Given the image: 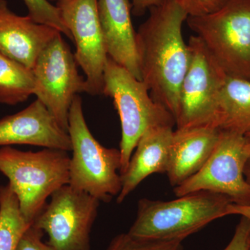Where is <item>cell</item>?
I'll return each instance as SVG.
<instances>
[{
	"label": "cell",
	"instance_id": "cell-1",
	"mask_svg": "<svg viewBox=\"0 0 250 250\" xmlns=\"http://www.w3.org/2000/svg\"><path fill=\"white\" fill-rule=\"evenodd\" d=\"M149 11L136 31L141 81L153 100L175 120L181 86L190 62V50L182 33L188 16L174 0H166Z\"/></svg>",
	"mask_w": 250,
	"mask_h": 250
},
{
	"label": "cell",
	"instance_id": "cell-2",
	"mask_svg": "<svg viewBox=\"0 0 250 250\" xmlns=\"http://www.w3.org/2000/svg\"><path fill=\"white\" fill-rule=\"evenodd\" d=\"M70 162L67 151L62 149L24 152L11 146L0 148V172L9 179L23 218L29 225L47 199L69 184Z\"/></svg>",
	"mask_w": 250,
	"mask_h": 250
},
{
	"label": "cell",
	"instance_id": "cell-3",
	"mask_svg": "<svg viewBox=\"0 0 250 250\" xmlns=\"http://www.w3.org/2000/svg\"><path fill=\"white\" fill-rule=\"evenodd\" d=\"M231 203L225 195L206 190L170 201L141 199L136 220L128 233L146 239L184 241L213 220L227 216V208Z\"/></svg>",
	"mask_w": 250,
	"mask_h": 250
},
{
	"label": "cell",
	"instance_id": "cell-4",
	"mask_svg": "<svg viewBox=\"0 0 250 250\" xmlns=\"http://www.w3.org/2000/svg\"><path fill=\"white\" fill-rule=\"evenodd\" d=\"M67 133L72 152L68 185L100 202H111L121 190V151L104 147L94 137L85 122L79 95L70 106Z\"/></svg>",
	"mask_w": 250,
	"mask_h": 250
},
{
	"label": "cell",
	"instance_id": "cell-5",
	"mask_svg": "<svg viewBox=\"0 0 250 250\" xmlns=\"http://www.w3.org/2000/svg\"><path fill=\"white\" fill-rule=\"evenodd\" d=\"M103 94L113 100L121 120V175L143 133L158 125L174 126L175 120L153 100L142 81L108 57L104 70Z\"/></svg>",
	"mask_w": 250,
	"mask_h": 250
},
{
	"label": "cell",
	"instance_id": "cell-6",
	"mask_svg": "<svg viewBox=\"0 0 250 250\" xmlns=\"http://www.w3.org/2000/svg\"><path fill=\"white\" fill-rule=\"evenodd\" d=\"M186 22L227 75L250 80V0H228Z\"/></svg>",
	"mask_w": 250,
	"mask_h": 250
},
{
	"label": "cell",
	"instance_id": "cell-7",
	"mask_svg": "<svg viewBox=\"0 0 250 250\" xmlns=\"http://www.w3.org/2000/svg\"><path fill=\"white\" fill-rule=\"evenodd\" d=\"M188 45L190 62L179 93L177 129L201 126L218 129V99L228 75L200 38L190 36Z\"/></svg>",
	"mask_w": 250,
	"mask_h": 250
},
{
	"label": "cell",
	"instance_id": "cell-8",
	"mask_svg": "<svg viewBox=\"0 0 250 250\" xmlns=\"http://www.w3.org/2000/svg\"><path fill=\"white\" fill-rule=\"evenodd\" d=\"M245 135L220 130L218 142L203 167L174 187L176 196L206 190L225 195L233 204L250 205V185L244 175Z\"/></svg>",
	"mask_w": 250,
	"mask_h": 250
},
{
	"label": "cell",
	"instance_id": "cell-9",
	"mask_svg": "<svg viewBox=\"0 0 250 250\" xmlns=\"http://www.w3.org/2000/svg\"><path fill=\"white\" fill-rule=\"evenodd\" d=\"M62 33H58L39 54L33 66L34 95L67 131L70 108L79 93L85 92V80Z\"/></svg>",
	"mask_w": 250,
	"mask_h": 250
},
{
	"label": "cell",
	"instance_id": "cell-10",
	"mask_svg": "<svg viewBox=\"0 0 250 250\" xmlns=\"http://www.w3.org/2000/svg\"><path fill=\"white\" fill-rule=\"evenodd\" d=\"M100 202L67 185L50 197L32 225L45 232L56 250H90V231Z\"/></svg>",
	"mask_w": 250,
	"mask_h": 250
},
{
	"label": "cell",
	"instance_id": "cell-11",
	"mask_svg": "<svg viewBox=\"0 0 250 250\" xmlns=\"http://www.w3.org/2000/svg\"><path fill=\"white\" fill-rule=\"evenodd\" d=\"M57 6L76 47L75 57L85 76V93L101 95L108 54L98 16V0H60Z\"/></svg>",
	"mask_w": 250,
	"mask_h": 250
},
{
	"label": "cell",
	"instance_id": "cell-12",
	"mask_svg": "<svg viewBox=\"0 0 250 250\" xmlns=\"http://www.w3.org/2000/svg\"><path fill=\"white\" fill-rule=\"evenodd\" d=\"M28 145L70 152L71 141L40 100L0 120V146Z\"/></svg>",
	"mask_w": 250,
	"mask_h": 250
},
{
	"label": "cell",
	"instance_id": "cell-13",
	"mask_svg": "<svg viewBox=\"0 0 250 250\" xmlns=\"http://www.w3.org/2000/svg\"><path fill=\"white\" fill-rule=\"evenodd\" d=\"M60 31L15 14L0 0V52L32 69L39 54Z\"/></svg>",
	"mask_w": 250,
	"mask_h": 250
},
{
	"label": "cell",
	"instance_id": "cell-14",
	"mask_svg": "<svg viewBox=\"0 0 250 250\" xmlns=\"http://www.w3.org/2000/svg\"><path fill=\"white\" fill-rule=\"evenodd\" d=\"M98 11L108 57L141 80L130 0H98Z\"/></svg>",
	"mask_w": 250,
	"mask_h": 250
},
{
	"label": "cell",
	"instance_id": "cell-15",
	"mask_svg": "<svg viewBox=\"0 0 250 250\" xmlns=\"http://www.w3.org/2000/svg\"><path fill=\"white\" fill-rule=\"evenodd\" d=\"M173 126L148 128L140 138L129 165L121 174L122 188L117 202L123 203L144 179L154 173H166L170 162Z\"/></svg>",
	"mask_w": 250,
	"mask_h": 250
},
{
	"label": "cell",
	"instance_id": "cell-16",
	"mask_svg": "<svg viewBox=\"0 0 250 250\" xmlns=\"http://www.w3.org/2000/svg\"><path fill=\"white\" fill-rule=\"evenodd\" d=\"M220 133V130L208 126L174 130L166 172L172 187L180 185L203 167L218 142Z\"/></svg>",
	"mask_w": 250,
	"mask_h": 250
},
{
	"label": "cell",
	"instance_id": "cell-17",
	"mask_svg": "<svg viewBox=\"0 0 250 250\" xmlns=\"http://www.w3.org/2000/svg\"><path fill=\"white\" fill-rule=\"evenodd\" d=\"M217 128L242 135L250 133V80L227 76L218 103Z\"/></svg>",
	"mask_w": 250,
	"mask_h": 250
},
{
	"label": "cell",
	"instance_id": "cell-18",
	"mask_svg": "<svg viewBox=\"0 0 250 250\" xmlns=\"http://www.w3.org/2000/svg\"><path fill=\"white\" fill-rule=\"evenodd\" d=\"M32 70L0 52V104L14 106L35 93Z\"/></svg>",
	"mask_w": 250,
	"mask_h": 250
},
{
	"label": "cell",
	"instance_id": "cell-19",
	"mask_svg": "<svg viewBox=\"0 0 250 250\" xmlns=\"http://www.w3.org/2000/svg\"><path fill=\"white\" fill-rule=\"evenodd\" d=\"M29 225L21 213L16 194L7 184L0 195V250H16Z\"/></svg>",
	"mask_w": 250,
	"mask_h": 250
},
{
	"label": "cell",
	"instance_id": "cell-20",
	"mask_svg": "<svg viewBox=\"0 0 250 250\" xmlns=\"http://www.w3.org/2000/svg\"><path fill=\"white\" fill-rule=\"evenodd\" d=\"M181 240H154L137 238L129 233L117 235L106 250H183Z\"/></svg>",
	"mask_w": 250,
	"mask_h": 250
},
{
	"label": "cell",
	"instance_id": "cell-21",
	"mask_svg": "<svg viewBox=\"0 0 250 250\" xmlns=\"http://www.w3.org/2000/svg\"><path fill=\"white\" fill-rule=\"evenodd\" d=\"M27 7L28 16L36 22L45 24L60 31L72 41L69 31L57 5L51 4L49 0H22Z\"/></svg>",
	"mask_w": 250,
	"mask_h": 250
},
{
	"label": "cell",
	"instance_id": "cell-22",
	"mask_svg": "<svg viewBox=\"0 0 250 250\" xmlns=\"http://www.w3.org/2000/svg\"><path fill=\"white\" fill-rule=\"evenodd\" d=\"M188 16H200L214 12L228 0H174Z\"/></svg>",
	"mask_w": 250,
	"mask_h": 250
},
{
	"label": "cell",
	"instance_id": "cell-23",
	"mask_svg": "<svg viewBox=\"0 0 250 250\" xmlns=\"http://www.w3.org/2000/svg\"><path fill=\"white\" fill-rule=\"evenodd\" d=\"M43 231L31 224L22 233L16 250H56L42 238Z\"/></svg>",
	"mask_w": 250,
	"mask_h": 250
},
{
	"label": "cell",
	"instance_id": "cell-24",
	"mask_svg": "<svg viewBox=\"0 0 250 250\" xmlns=\"http://www.w3.org/2000/svg\"><path fill=\"white\" fill-rule=\"evenodd\" d=\"M250 220L241 216L233 238L223 250H250Z\"/></svg>",
	"mask_w": 250,
	"mask_h": 250
},
{
	"label": "cell",
	"instance_id": "cell-25",
	"mask_svg": "<svg viewBox=\"0 0 250 250\" xmlns=\"http://www.w3.org/2000/svg\"><path fill=\"white\" fill-rule=\"evenodd\" d=\"M166 0H132L131 12L135 16H142L147 10L160 6Z\"/></svg>",
	"mask_w": 250,
	"mask_h": 250
},
{
	"label": "cell",
	"instance_id": "cell-26",
	"mask_svg": "<svg viewBox=\"0 0 250 250\" xmlns=\"http://www.w3.org/2000/svg\"><path fill=\"white\" fill-rule=\"evenodd\" d=\"M227 215H238L250 220V205L242 206L230 204L227 208Z\"/></svg>",
	"mask_w": 250,
	"mask_h": 250
},
{
	"label": "cell",
	"instance_id": "cell-27",
	"mask_svg": "<svg viewBox=\"0 0 250 250\" xmlns=\"http://www.w3.org/2000/svg\"><path fill=\"white\" fill-rule=\"evenodd\" d=\"M246 139L247 160L245 165L244 175L247 182L250 185V133L245 135Z\"/></svg>",
	"mask_w": 250,
	"mask_h": 250
},
{
	"label": "cell",
	"instance_id": "cell-28",
	"mask_svg": "<svg viewBox=\"0 0 250 250\" xmlns=\"http://www.w3.org/2000/svg\"><path fill=\"white\" fill-rule=\"evenodd\" d=\"M3 187H1V186L0 185V195H1V192L2 191Z\"/></svg>",
	"mask_w": 250,
	"mask_h": 250
},
{
	"label": "cell",
	"instance_id": "cell-29",
	"mask_svg": "<svg viewBox=\"0 0 250 250\" xmlns=\"http://www.w3.org/2000/svg\"><path fill=\"white\" fill-rule=\"evenodd\" d=\"M49 1H56L57 2H58V1H60V0H49Z\"/></svg>",
	"mask_w": 250,
	"mask_h": 250
},
{
	"label": "cell",
	"instance_id": "cell-30",
	"mask_svg": "<svg viewBox=\"0 0 250 250\" xmlns=\"http://www.w3.org/2000/svg\"></svg>",
	"mask_w": 250,
	"mask_h": 250
}]
</instances>
